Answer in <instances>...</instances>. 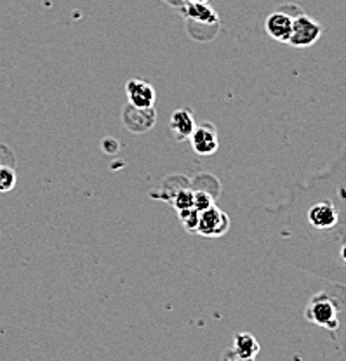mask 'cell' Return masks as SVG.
<instances>
[{
    "label": "cell",
    "instance_id": "cell-1",
    "mask_svg": "<svg viewBox=\"0 0 346 361\" xmlns=\"http://www.w3.org/2000/svg\"><path fill=\"white\" fill-rule=\"evenodd\" d=\"M304 318L310 323H315V325L323 326V329L334 332L340 326V307H338V300H334L333 297L321 292L308 302L306 310H304Z\"/></svg>",
    "mask_w": 346,
    "mask_h": 361
},
{
    "label": "cell",
    "instance_id": "cell-2",
    "mask_svg": "<svg viewBox=\"0 0 346 361\" xmlns=\"http://www.w3.org/2000/svg\"><path fill=\"white\" fill-rule=\"evenodd\" d=\"M321 23H317L315 20H311V18H308L306 14L301 13L299 16H296L292 20V33L287 44L294 45V47H310V45H314L321 39Z\"/></svg>",
    "mask_w": 346,
    "mask_h": 361
},
{
    "label": "cell",
    "instance_id": "cell-3",
    "mask_svg": "<svg viewBox=\"0 0 346 361\" xmlns=\"http://www.w3.org/2000/svg\"><path fill=\"white\" fill-rule=\"evenodd\" d=\"M122 122L133 134H145L153 129L157 122V111L152 108H138L127 103L122 111Z\"/></svg>",
    "mask_w": 346,
    "mask_h": 361
},
{
    "label": "cell",
    "instance_id": "cell-4",
    "mask_svg": "<svg viewBox=\"0 0 346 361\" xmlns=\"http://www.w3.org/2000/svg\"><path fill=\"white\" fill-rule=\"evenodd\" d=\"M230 229V219L223 210L217 207H209V209L198 212V228L197 233L202 236H209V238H216V236L225 235Z\"/></svg>",
    "mask_w": 346,
    "mask_h": 361
},
{
    "label": "cell",
    "instance_id": "cell-5",
    "mask_svg": "<svg viewBox=\"0 0 346 361\" xmlns=\"http://www.w3.org/2000/svg\"><path fill=\"white\" fill-rule=\"evenodd\" d=\"M259 351V342L251 334L240 332L233 341V349L223 356V361H256Z\"/></svg>",
    "mask_w": 346,
    "mask_h": 361
},
{
    "label": "cell",
    "instance_id": "cell-6",
    "mask_svg": "<svg viewBox=\"0 0 346 361\" xmlns=\"http://www.w3.org/2000/svg\"><path fill=\"white\" fill-rule=\"evenodd\" d=\"M126 94L129 104L138 108H152L157 99L155 89L141 78H131L126 84Z\"/></svg>",
    "mask_w": 346,
    "mask_h": 361
},
{
    "label": "cell",
    "instance_id": "cell-7",
    "mask_svg": "<svg viewBox=\"0 0 346 361\" xmlns=\"http://www.w3.org/2000/svg\"><path fill=\"white\" fill-rule=\"evenodd\" d=\"M191 146H193L195 152L202 157H209L220 148V142H217V134L214 129L213 123H202V126L195 127L193 134L190 135Z\"/></svg>",
    "mask_w": 346,
    "mask_h": 361
},
{
    "label": "cell",
    "instance_id": "cell-8",
    "mask_svg": "<svg viewBox=\"0 0 346 361\" xmlns=\"http://www.w3.org/2000/svg\"><path fill=\"white\" fill-rule=\"evenodd\" d=\"M185 18L191 25H202L209 26V28H216L220 26V18L217 13L205 2H188L185 7Z\"/></svg>",
    "mask_w": 346,
    "mask_h": 361
},
{
    "label": "cell",
    "instance_id": "cell-9",
    "mask_svg": "<svg viewBox=\"0 0 346 361\" xmlns=\"http://www.w3.org/2000/svg\"><path fill=\"white\" fill-rule=\"evenodd\" d=\"M292 20H294V18L282 13V11H278V13H272L268 18H266V23H265L266 33H268L273 40H277V42L287 44L292 33Z\"/></svg>",
    "mask_w": 346,
    "mask_h": 361
},
{
    "label": "cell",
    "instance_id": "cell-10",
    "mask_svg": "<svg viewBox=\"0 0 346 361\" xmlns=\"http://www.w3.org/2000/svg\"><path fill=\"white\" fill-rule=\"evenodd\" d=\"M338 210L330 202H318L308 210V221L315 229H330L338 224Z\"/></svg>",
    "mask_w": 346,
    "mask_h": 361
},
{
    "label": "cell",
    "instance_id": "cell-11",
    "mask_svg": "<svg viewBox=\"0 0 346 361\" xmlns=\"http://www.w3.org/2000/svg\"><path fill=\"white\" fill-rule=\"evenodd\" d=\"M169 130H171L172 139L176 141H185L190 137L195 130V120L190 110L181 108V110H176L171 115V122H169Z\"/></svg>",
    "mask_w": 346,
    "mask_h": 361
},
{
    "label": "cell",
    "instance_id": "cell-12",
    "mask_svg": "<svg viewBox=\"0 0 346 361\" xmlns=\"http://www.w3.org/2000/svg\"><path fill=\"white\" fill-rule=\"evenodd\" d=\"M193 190L190 188H181L174 193V207L178 212L181 210H188V209H193Z\"/></svg>",
    "mask_w": 346,
    "mask_h": 361
},
{
    "label": "cell",
    "instance_id": "cell-13",
    "mask_svg": "<svg viewBox=\"0 0 346 361\" xmlns=\"http://www.w3.org/2000/svg\"><path fill=\"white\" fill-rule=\"evenodd\" d=\"M16 186V172L9 165H0V193H9Z\"/></svg>",
    "mask_w": 346,
    "mask_h": 361
},
{
    "label": "cell",
    "instance_id": "cell-14",
    "mask_svg": "<svg viewBox=\"0 0 346 361\" xmlns=\"http://www.w3.org/2000/svg\"><path fill=\"white\" fill-rule=\"evenodd\" d=\"M179 214V219H181L183 226H185L186 231L190 233H197L198 228V210L197 209H188V210H181Z\"/></svg>",
    "mask_w": 346,
    "mask_h": 361
},
{
    "label": "cell",
    "instance_id": "cell-15",
    "mask_svg": "<svg viewBox=\"0 0 346 361\" xmlns=\"http://www.w3.org/2000/svg\"><path fill=\"white\" fill-rule=\"evenodd\" d=\"M214 202H213V197L208 193V191L204 190H198L193 193V209H197L198 212H202V210L209 209V207H213Z\"/></svg>",
    "mask_w": 346,
    "mask_h": 361
},
{
    "label": "cell",
    "instance_id": "cell-16",
    "mask_svg": "<svg viewBox=\"0 0 346 361\" xmlns=\"http://www.w3.org/2000/svg\"><path fill=\"white\" fill-rule=\"evenodd\" d=\"M165 4H169L171 7H176V9H183L190 0H164Z\"/></svg>",
    "mask_w": 346,
    "mask_h": 361
},
{
    "label": "cell",
    "instance_id": "cell-17",
    "mask_svg": "<svg viewBox=\"0 0 346 361\" xmlns=\"http://www.w3.org/2000/svg\"><path fill=\"white\" fill-rule=\"evenodd\" d=\"M340 255H341V261H343L345 264H346V243H345L343 247H341V252H340Z\"/></svg>",
    "mask_w": 346,
    "mask_h": 361
},
{
    "label": "cell",
    "instance_id": "cell-18",
    "mask_svg": "<svg viewBox=\"0 0 346 361\" xmlns=\"http://www.w3.org/2000/svg\"><path fill=\"white\" fill-rule=\"evenodd\" d=\"M190 2H205V4H208L209 0H190Z\"/></svg>",
    "mask_w": 346,
    "mask_h": 361
}]
</instances>
